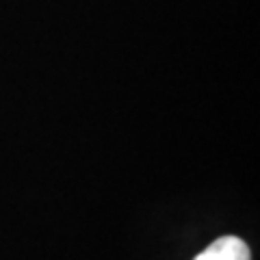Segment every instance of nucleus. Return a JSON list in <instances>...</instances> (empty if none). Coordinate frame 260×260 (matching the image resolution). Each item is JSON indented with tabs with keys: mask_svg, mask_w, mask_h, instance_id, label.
Listing matches in <instances>:
<instances>
[{
	"mask_svg": "<svg viewBox=\"0 0 260 260\" xmlns=\"http://www.w3.org/2000/svg\"><path fill=\"white\" fill-rule=\"evenodd\" d=\"M193 260H251L247 243L239 237H221Z\"/></svg>",
	"mask_w": 260,
	"mask_h": 260,
	"instance_id": "1",
	"label": "nucleus"
}]
</instances>
